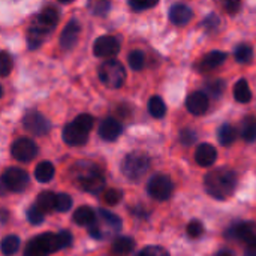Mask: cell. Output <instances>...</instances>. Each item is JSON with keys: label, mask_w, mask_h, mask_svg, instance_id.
<instances>
[{"label": "cell", "mask_w": 256, "mask_h": 256, "mask_svg": "<svg viewBox=\"0 0 256 256\" xmlns=\"http://www.w3.org/2000/svg\"><path fill=\"white\" fill-rule=\"evenodd\" d=\"M206 190L214 200H228L237 188V176L228 168H218L206 176Z\"/></svg>", "instance_id": "obj_1"}, {"label": "cell", "mask_w": 256, "mask_h": 256, "mask_svg": "<svg viewBox=\"0 0 256 256\" xmlns=\"http://www.w3.org/2000/svg\"><path fill=\"white\" fill-rule=\"evenodd\" d=\"M74 182L88 194H99L105 188V178L99 168L92 162L80 160L70 170Z\"/></svg>", "instance_id": "obj_2"}, {"label": "cell", "mask_w": 256, "mask_h": 256, "mask_svg": "<svg viewBox=\"0 0 256 256\" xmlns=\"http://www.w3.org/2000/svg\"><path fill=\"white\" fill-rule=\"evenodd\" d=\"M122 231V220L118 216L108 210H99L94 220L88 225V234L96 240H104Z\"/></svg>", "instance_id": "obj_3"}, {"label": "cell", "mask_w": 256, "mask_h": 256, "mask_svg": "<svg viewBox=\"0 0 256 256\" xmlns=\"http://www.w3.org/2000/svg\"><path fill=\"white\" fill-rule=\"evenodd\" d=\"M93 117L90 114H81L78 116L72 123L66 124L63 129V140L68 146L78 147L87 142L88 132L93 128Z\"/></svg>", "instance_id": "obj_4"}, {"label": "cell", "mask_w": 256, "mask_h": 256, "mask_svg": "<svg viewBox=\"0 0 256 256\" xmlns=\"http://www.w3.org/2000/svg\"><path fill=\"white\" fill-rule=\"evenodd\" d=\"M150 168V159L147 154L141 153V152H134L129 153L122 164V171L123 174L129 178V180H140L141 177H144V174L148 171Z\"/></svg>", "instance_id": "obj_5"}, {"label": "cell", "mask_w": 256, "mask_h": 256, "mask_svg": "<svg viewBox=\"0 0 256 256\" xmlns=\"http://www.w3.org/2000/svg\"><path fill=\"white\" fill-rule=\"evenodd\" d=\"M99 80L110 88H118L126 81V70L117 60H106L99 68Z\"/></svg>", "instance_id": "obj_6"}, {"label": "cell", "mask_w": 256, "mask_h": 256, "mask_svg": "<svg viewBox=\"0 0 256 256\" xmlns=\"http://www.w3.org/2000/svg\"><path fill=\"white\" fill-rule=\"evenodd\" d=\"M39 244L45 249V252L54 254L60 249L69 248L72 244V236L68 231H60V232H44L39 237H36Z\"/></svg>", "instance_id": "obj_7"}, {"label": "cell", "mask_w": 256, "mask_h": 256, "mask_svg": "<svg viewBox=\"0 0 256 256\" xmlns=\"http://www.w3.org/2000/svg\"><path fill=\"white\" fill-rule=\"evenodd\" d=\"M174 184L171 178L165 174H156L150 178L147 184V192L152 198L158 201H166L172 194Z\"/></svg>", "instance_id": "obj_8"}, {"label": "cell", "mask_w": 256, "mask_h": 256, "mask_svg": "<svg viewBox=\"0 0 256 256\" xmlns=\"http://www.w3.org/2000/svg\"><path fill=\"white\" fill-rule=\"evenodd\" d=\"M58 18H60V15L56 8H46L38 15V18L33 21V24L30 27L33 30L39 32L40 34L48 36L58 24Z\"/></svg>", "instance_id": "obj_9"}, {"label": "cell", "mask_w": 256, "mask_h": 256, "mask_svg": "<svg viewBox=\"0 0 256 256\" xmlns=\"http://www.w3.org/2000/svg\"><path fill=\"white\" fill-rule=\"evenodd\" d=\"M120 51V40L116 36L104 34L98 38L93 44V54L100 58H110L118 54Z\"/></svg>", "instance_id": "obj_10"}, {"label": "cell", "mask_w": 256, "mask_h": 256, "mask_svg": "<svg viewBox=\"0 0 256 256\" xmlns=\"http://www.w3.org/2000/svg\"><path fill=\"white\" fill-rule=\"evenodd\" d=\"M10 154L20 162H30L38 154V147L30 138H18L10 147Z\"/></svg>", "instance_id": "obj_11"}, {"label": "cell", "mask_w": 256, "mask_h": 256, "mask_svg": "<svg viewBox=\"0 0 256 256\" xmlns=\"http://www.w3.org/2000/svg\"><path fill=\"white\" fill-rule=\"evenodd\" d=\"M2 180L8 190L10 192H22L28 184V176L21 168H9L2 176Z\"/></svg>", "instance_id": "obj_12"}, {"label": "cell", "mask_w": 256, "mask_h": 256, "mask_svg": "<svg viewBox=\"0 0 256 256\" xmlns=\"http://www.w3.org/2000/svg\"><path fill=\"white\" fill-rule=\"evenodd\" d=\"M22 126L27 132L36 136H42L50 130V122L38 111H28L22 118Z\"/></svg>", "instance_id": "obj_13"}, {"label": "cell", "mask_w": 256, "mask_h": 256, "mask_svg": "<svg viewBox=\"0 0 256 256\" xmlns=\"http://www.w3.org/2000/svg\"><path fill=\"white\" fill-rule=\"evenodd\" d=\"M226 236L232 240L249 244L252 242H256V224H254V222H237V224L231 225Z\"/></svg>", "instance_id": "obj_14"}, {"label": "cell", "mask_w": 256, "mask_h": 256, "mask_svg": "<svg viewBox=\"0 0 256 256\" xmlns=\"http://www.w3.org/2000/svg\"><path fill=\"white\" fill-rule=\"evenodd\" d=\"M80 32H81V27H80V22L76 20H72L66 24V27L63 28L62 32V36H60V46L63 50H70L72 46H75L78 38H80Z\"/></svg>", "instance_id": "obj_15"}, {"label": "cell", "mask_w": 256, "mask_h": 256, "mask_svg": "<svg viewBox=\"0 0 256 256\" xmlns=\"http://www.w3.org/2000/svg\"><path fill=\"white\" fill-rule=\"evenodd\" d=\"M186 108L194 116H202L208 110V96L202 92L190 93L186 99Z\"/></svg>", "instance_id": "obj_16"}, {"label": "cell", "mask_w": 256, "mask_h": 256, "mask_svg": "<svg viewBox=\"0 0 256 256\" xmlns=\"http://www.w3.org/2000/svg\"><path fill=\"white\" fill-rule=\"evenodd\" d=\"M122 130H123V128H122L120 122L112 117L104 118L99 124V135L105 141H116L122 135Z\"/></svg>", "instance_id": "obj_17"}, {"label": "cell", "mask_w": 256, "mask_h": 256, "mask_svg": "<svg viewBox=\"0 0 256 256\" xmlns=\"http://www.w3.org/2000/svg\"><path fill=\"white\" fill-rule=\"evenodd\" d=\"M218 159V152L210 144H201L198 146L195 152V160L200 166H212Z\"/></svg>", "instance_id": "obj_18"}, {"label": "cell", "mask_w": 256, "mask_h": 256, "mask_svg": "<svg viewBox=\"0 0 256 256\" xmlns=\"http://www.w3.org/2000/svg\"><path fill=\"white\" fill-rule=\"evenodd\" d=\"M192 10L189 6L183 4V3H177L170 9V20L172 24L176 26H184L192 20Z\"/></svg>", "instance_id": "obj_19"}, {"label": "cell", "mask_w": 256, "mask_h": 256, "mask_svg": "<svg viewBox=\"0 0 256 256\" xmlns=\"http://www.w3.org/2000/svg\"><path fill=\"white\" fill-rule=\"evenodd\" d=\"M135 248V242L129 237H120L112 243L111 254L114 256H126L129 255Z\"/></svg>", "instance_id": "obj_20"}, {"label": "cell", "mask_w": 256, "mask_h": 256, "mask_svg": "<svg viewBox=\"0 0 256 256\" xmlns=\"http://www.w3.org/2000/svg\"><path fill=\"white\" fill-rule=\"evenodd\" d=\"M226 58V54L222 52V51H212L210 54H207L204 57V60L201 62L200 64V69L201 70H212L218 66H220Z\"/></svg>", "instance_id": "obj_21"}, {"label": "cell", "mask_w": 256, "mask_h": 256, "mask_svg": "<svg viewBox=\"0 0 256 256\" xmlns=\"http://www.w3.org/2000/svg\"><path fill=\"white\" fill-rule=\"evenodd\" d=\"M34 177L38 182L40 183H48L52 180L54 177V165L48 160L40 162L36 168H34Z\"/></svg>", "instance_id": "obj_22"}, {"label": "cell", "mask_w": 256, "mask_h": 256, "mask_svg": "<svg viewBox=\"0 0 256 256\" xmlns=\"http://www.w3.org/2000/svg\"><path fill=\"white\" fill-rule=\"evenodd\" d=\"M234 98L240 104H248L252 99V92L246 80H240L234 87Z\"/></svg>", "instance_id": "obj_23"}, {"label": "cell", "mask_w": 256, "mask_h": 256, "mask_svg": "<svg viewBox=\"0 0 256 256\" xmlns=\"http://www.w3.org/2000/svg\"><path fill=\"white\" fill-rule=\"evenodd\" d=\"M242 136L246 142L256 141V118L249 116L242 122Z\"/></svg>", "instance_id": "obj_24"}, {"label": "cell", "mask_w": 256, "mask_h": 256, "mask_svg": "<svg viewBox=\"0 0 256 256\" xmlns=\"http://www.w3.org/2000/svg\"><path fill=\"white\" fill-rule=\"evenodd\" d=\"M94 216H96V213L90 207H80L74 213V220L80 226H88L94 220Z\"/></svg>", "instance_id": "obj_25"}, {"label": "cell", "mask_w": 256, "mask_h": 256, "mask_svg": "<svg viewBox=\"0 0 256 256\" xmlns=\"http://www.w3.org/2000/svg\"><path fill=\"white\" fill-rule=\"evenodd\" d=\"M54 206H56V195L52 192H42L38 196L36 207L44 213H51L54 210Z\"/></svg>", "instance_id": "obj_26"}, {"label": "cell", "mask_w": 256, "mask_h": 256, "mask_svg": "<svg viewBox=\"0 0 256 256\" xmlns=\"http://www.w3.org/2000/svg\"><path fill=\"white\" fill-rule=\"evenodd\" d=\"M218 138H219V142L225 147L231 146L236 138H237V132L236 129L231 126V124H222L219 128V132H218Z\"/></svg>", "instance_id": "obj_27"}, {"label": "cell", "mask_w": 256, "mask_h": 256, "mask_svg": "<svg viewBox=\"0 0 256 256\" xmlns=\"http://www.w3.org/2000/svg\"><path fill=\"white\" fill-rule=\"evenodd\" d=\"M148 112L154 118H162L166 114V105H165L164 99L159 98V96L150 98V100H148Z\"/></svg>", "instance_id": "obj_28"}, {"label": "cell", "mask_w": 256, "mask_h": 256, "mask_svg": "<svg viewBox=\"0 0 256 256\" xmlns=\"http://www.w3.org/2000/svg\"><path fill=\"white\" fill-rule=\"evenodd\" d=\"M0 249L2 254L4 256H12L16 254V250L20 249V238L16 236H8L2 240L0 243Z\"/></svg>", "instance_id": "obj_29"}, {"label": "cell", "mask_w": 256, "mask_h": 256, "mask_svg": "<svg viewBox=\"0 0 256 256\" xmlns=\"http://www.w3.org/2000/svg\"><path fill=\"white\" fill-rule=\"evenodd\" d=\"M87 6L93 15L105 16L110 12L111 0H87Z\"/></svg>", "instance_id": "obj_30"}, {"label": "cell", "mask_w": 256, "mask_h": 256, "mask_svg": "<svg viewBox=\"0 0 256 256\" xmlns=\"http://www.w3.org/2000/svg\"><path fill=\"white\" fill-rule=\"evenodd\" d=\"M234 56H236V60L238 63H249L254 57V50L248 44H240V45H237Z\"/></svg>", "instance_id": "obj_31"}, {"label": "cell", "mask_w": 256, "mask_h": 256, "mask_svg": "<svg viewBox=\"0 0 256 256\" xmlns=\"http://www.w3.org/2000/svg\"><path fill=\"white\" fill-rule=\"evenodd\" d=\"M225 92V81L222 80H213L210 82H207L206 86V94L212 96L214 99H219Z\"/></svg>", "instance_id": "obj_32"}, {"label": "cell", "mask_w": 256, "mask_h": 256, "mask_svg": "<svg viewBox=\"0 0 256 256\" xmlns=\"http://www.w3.org/2000/svg\"><path fill=\"white\" fill-rule=\"evenodd\" d=\"M128 62H129V66L134 69V70H141L146 64V56L142 51L140 50H135L129 54L128 57Z\"/></svg>", "instance_id": "obj_33"}, {"label": "cell", "mask_w": 256, "mask_h": 256, "mask_svg": "<svg viewBox=\"0 0 256 256\" xmlns=\"http://www.w3.org/2000/svg\"><path fill=\"white\" fill-rule=\"evenodd\" d=\"M72 207V198L68 194H58L56 195V206L54 210L60 212V213H66L69 212Z\"/></svg>", "instance_id": "obj_34"}, {"label": "cell", "mask_w": 256, "mask_h": 256, "mask_svg": "<svg viewBox=\"0 0 256 256\" xmlns=\"http://www.w3.org/2000/svg\"><path fill=\"white\" fill-rule=\"evenodd\" d=\"M24 256H48V254L39 244V242L36 238H33L27 243V246L24 249Z\"/></svg>", "instance_id": "obj_35"}, {"label": "cell", "mask_w": 256, "mask_h": 256, "mask_svg": "<svg viewBox=\"0 0 256 256\" xmlns=\"http://www.w3.org/2000/svg\"><path fill=\"white\" fill-rule=\"evenodd\" d=\"M10 70H12V57L8 52L0 51V76L9 75Z\"/></svg>", "instance_id": "obj_36"}, {"label": "cell", "mask_w": 256, "mask_h": 256, "mask_svg": "<svg viewBox=\"0 0 256 256\" xmlns=\"http://www.w3.org/2000/svg\"><path fill=\"white\" fill-rule=\"evenodd\" d=\"M44 212L39 210L36 206H32L28 210H27V219L32 225H40L44 222Z\"/></svg>", "instance_id": "obj_37"}, {"label": "cell", "mask_w": 256, "mask_h": 256, "mask_svg": "<svg viewBox=\"0 0 256 256\" xmlns=\"http://www.w3.org/2000/svg\"><path fill=\"white\" fill-rule=\"evenodd\" d=\"M159 0H129V4L134 10L140 12V10H146V9H150L153 6L158 4Z\"/></svg>", "instance_id": "obj_38"}, {"label": "cell", "mask_w": 256, "mask_h": 256, "mask_svg": "<svg viewBox=\"0 0 256 256\" xmlns=\"http://www.w3.org/2000/svg\"><path fill=\"white\" fill-rule=\"evenodd\" d=\"M122 196H123V194H122L120 190H117V189H110V190L105 192L104 200H105V202H106L108 206H117V204L122 201Z\"/></svg>", "instance_id": "obj_39"}, {"label": "cell", "mask_w": 256, "mask_h": 256, "mask_svg": "<svg viewBox=\"0 0 256 256\" xmlns=\"http://www.w3.org/2000/svg\"><path fill=\"white\" fill-rule=\"evenodd\" d=\"M188 234L190 238H200L204 234V226L200 220H192L188 225Z\"/></svg>", "instance_id": "obj_40"}, {"label": "cell", "mask_w": 256, "mask_h": 256, "mask_svg": "<svg viewBox=\"0 0 256 256\" xmlns=\"http://www.w3.org/2000/svg\"><path fill=\"white\" fill-rule=\"evenodd\" d=\"M138 256H170V254L159 246H148V248L142 249Z\"/></svg>", "instance_id": "obj_41"}, {"label": "cell", "mask_w": 256, "mask_h": 256, "mask_svg": "<svg viewBox=\"0 0 256 256\" xmlns=\"http://www.w3.org/2000/svg\"><path fill=\"white\" fill-rule=\"evenodd\" d=\"M220 3L228 14H237L242 8V0H220Z\"/></svg>", "instance_id": "obj_42"}, {"label": "cell", "mask_w": 256, "mask_h": 256, "mask_svg": "<svg viewBox=\"0 0 256 256\" xmlns=\"http://www.w3.org/2000/svg\"><path fill=\"white\" fill-rule=\"evenodd\" d=\"M180 141H182V144H184V146H192V144L196 141V134H195L192 129H184V130H182V134H180Z\"/></svg>", "instance_id": "obj_43"}, {"label": "cell", "mask_w": 256, "mask_h": 256, "mask_svg": "<svg viewBox=\"0 0 256 256\" xmlns=\"http://www.w3.org/2000/svg\"><path fill=\"white\" fill-rule=\"evenodd\" d=\"M219 16L216 15V14H210L206 20H204V22H202V26L207 28V30H214V28H218L219 27Z\"/></svg>", "instance_id": "obj_44"}, {"label": "cell", "mask_w": 256, "mask_h": 256, "mask_svg": "<svg viewBox=\"0 0 256 256\" xmlns=\"http://www.w3.org/2000/svg\"><path fill=\"white\" fill-rule=\"evenodd\" d=\"M246 256H256V242H252L249 244H246V250H244Z\"/></svg>", "instance_id": "obj_45"}, {"label": "cell", "mask_w": 256, "mask_h": 256, "mask_svg": "<svg viewBox=\"0 0 256 256\" xmlns=\"http://www.w3.org/2000/svg\"><path fill=\"white\" fill-rule=\"evenodd\" d=\"M8 219H9V213L6 210H0V225L6 224Z\"/></svg>", "instance_id": "obj_46"}, {"label": "cell", "mask_w": 256, "mask_h": 256, "mask_svg": "<svg viewBox=\"0 0 256 256\" xmlns=\"http://www.w3.org/2000/svg\"><path fill=\"white\" fill-rule=\"evenodd\" d=\"M9 190H8V188L4 186V183H3V180L0 178V196H3V195H6Z\"/></svg>", "instance_id": "obj_47"}, {"label": "cell", "mask_w": 256, "mask_h": 256, "mask_svg": "<svg viewBox=\"0 0 256 256\" xmlns=\"http://www.w3.org/2000/svg\"><path fill=\"white\" fill-rule=\"evenodd\" d=\"M218 256H234V255H231V254H228V252H222V254H219Z\"/></svg>", "instance_id": "obj_48"}, {"label": "cell", "mask_w": 256, "mask_h": 256, "mask_svg": "<svg viewBox=\"0 0 256 256\" xmlns=\"http://www.w3.org/2000/svg\"><path fill=\"white\" fill-rule=\"evenodd\" d=\"M58 2H62V3H70V2H74V0H58Z\"/></svg>", "instance_id": "obj_49"}, {"label": "cell", "mask_w": 256, "mask_h": 256, "mask_svg": "<svg viewBox=\"0 0 256 256\" xmlns=\"http://www.w3.org/2000/svg\"><path fill=\"white\" fill-rule=\"evenodd\" d=\"M2 94H3V88H2V86H0V98H2Z\"/></svg>", "instance_id": "obj_50"}]
</instances>
